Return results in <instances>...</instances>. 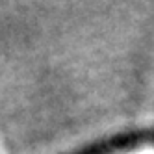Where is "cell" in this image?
<instances>
[{"label": "cell", "mask_w": 154, "mask_h": 154, "mask_svg": "<svg viewBox=\"0 0 154 154\" xmlns=\"http://www.w3.org/2000/svg\"><path fill=\"white\" fill-rule=\"evenodd\" d=\"M145 143H154V130L115 136V137H109V139H104V141H98L95 145L82 149L74 154H119V152L137 149L139 145H145Z\"/></svg>", "instance_id": "cell-1"}]
</instances>
